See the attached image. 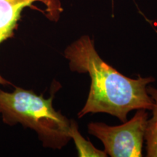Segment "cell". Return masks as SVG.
<instances>
[{"mask_svg":"<svg viewBox=\"0 0 157 157\" xmlns=\"http://www.w3.org/2000/svg\"><path fill=\"white\" fill-rule=\"evenodd\" d=\"M71 71L88 74L91 85L85 105L78 113L82 118L88 113H105L127 121L133 110H152L154 101L147 92L151 76L129 78L114 69L98 55L93 39L84 35L65 49Z\"/></svg>","mask_w":157,"mask_h":157,"instance_id":"6da1fadb","label":"cell"},{"mask_svg":"<svg viewBox=\"0 0 157 157\" xmlns=\"http://www.w3.org/2000/svg\"><path fill=\"white\" fill-rule=\"evenodd\" d=\"M53 98L21 87L10 93L0 90V115L7 125L20 124L35 131L45 148L61 149L71 140L70 120L56 111Z\"/></svg>","mask_w":157,"mask_h":157,"instance_id":"7a4b0ae2","label":"cell"},{"mask_svg":"<svg viewBox=\"0 0 157 157\" xmlns=\"http://www.w3.org/2000/svg\"><path fill=\"white\" fill-rule=\"evenodd\" d=\"M148 119L146 110L139 109L130 120L118 126L90 123L88 132L102 141L104 151L110 156L140 157Z\"/></svg>","mask_w":157,"mask_h":157,"instance_id":"3957f363","label":"cell"},{"mask_svg":"<svg viewBox=\"0 0 157 157\" xmlns=\"http://www.w3.org/2000/svg\"><path fill=\"white\" fill-rule=\"evenodd\" d=\"M44 5V15L51 21H58L63 12L59 0H0V45L14 36L23 11L34 7V4ZM10 83L0 74V86Z\"/></svg>","mask_w":157,"mask_h":157,"instance_id":"277c9868","label":"cell"},{"mask_svg":"<svg viewBox=\"0 0 157 157\" xmlns=\"http://www.w3.org/2000/svg\"><path fill=\"white\" fill-rule=\"evenodd\" d=\"M147 92L154 101L152 117L148 119L145 134L148 157H157V87L148 85Z\"/></svg>","mask_w":157,"mask_h":157,"instance_id":"5b68a950","label":"cell"},{"mask_svg":"<svg viewBox=\"0 0 157 157\" xmlns=\"http://www.w3.org/2000/svg\"><path fill=\"white\" fill-rule=\"evenodd\" d=\"M71 137L75 143L78 156H95L105 157L107 154L104 151L98 150L93 146L90 141L84 138L78 130V125L73 119L70 120Z\"/></svg>","mask_w":157,"mask_h":157,"instance_id":"8992f818","label":"cell"}]
</instances>
